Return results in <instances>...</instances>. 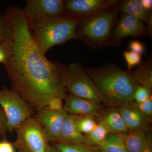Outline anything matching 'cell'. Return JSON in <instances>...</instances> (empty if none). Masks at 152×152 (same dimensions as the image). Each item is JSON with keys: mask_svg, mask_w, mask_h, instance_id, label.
Returning a JSON list of instances; mask_svg holds the SVG:
<instances>
[{"mask_svg": "<svg viewBox=\"0 0 152 152\" xmlns=\"http://www.w3.org/2000/svg\"><path fill=\"white\" fill-rule=\"evenodd\" d=\"M3 14L10 25L14 40L12 56L4 66L11 89L37 112L52 98L65 99L68 66L50 61L39 50L22 8L12 5Z\"/></svg>", "mask_w": 152, "mask_h": 152, "instance_id": "6da1fadb", "label": "cell"}, {"mask_svg": "<svg viewBox=\"0 0 152 152\" xmlns=\"http://www.w3.org/2000/svg\"><path fill=\"white\" fill-rule=\"evenodd\" d=\"M85 70L96 85L101 102L108 107L118 108L134 101L140 85L131 71L124 70L113 64Z\"/></svg>", "mask_w": 152, "mask_h": 152, "instance_id": "7a4b0ae2", "label": "cell"}, {"mask_svg": "<svg viewBox=\"0 0 152 152\" xmlns=\"http://www.w3.org/2000/svg\"><path fill=\"white\" fill-rule=\"evenodd\" d=\"M79 20L64 13L55 18H39L29 21L33 40L43 54L52 47L78 39L76 28Z\"/></svg>", "mask_w": 152, "mask_h": 152, "instance_id": "3957f363", "label": "cell"}, {"mask_svg": "<svg viewBox=\"0 0 152 152\" xmlns=\"http://www.w3.org/2000/svg\"><path fill=\"white\" fill-rule=\"evenodd\" d=\"M118 3L91 18L79 20L76 28L78 39L95 50L108 46L118 20L119 11Z\"/></svg>", "mask_w": 152, "mask_h": 152, "instance_id": "277c9868", "label": "cell"}, {"mask_svg": "<svg viewBox=\"0 0 152 152\" xmlns=\"http://www.w3.org/2000/svg\"><path fill=\"white\" fill-rule=\"evenodd\" d=\"M13 143L19 152H47L50 142L43 128L34 117L28 119L15 130Z\"/></svg>", "mask_w": 152, "mask_h": 152, "instance_id": "5b68a950", "label": "cell"}, {"mask_svg": "<svg viewBox=\"0 0 152 152\" xmlns=\"http://www.w3.org/2000/svg\"><path fill=\"white\" fill-rule=\"evenodd\" d=\"M0 106L7 117L10 133H12L26 120L35 114V111L23 98L5 86L0 89Z\"/></svg>", "mask_w": 152, "mask_h": 152, "instance_id": "8992f818", "label": "cell"}, {"mask_svg": "<svg viewBox=\"0 0 152 152\" xmlns=\"http://www.w3.org/2000/svg\"><path fill=\"white\" fill-rule=\"evenodd\" d=\"M68 72L66 83L67 91L90 100L101 103L99 94L92 79L86 72L83 64L72 63L68 66Z\"/></svg>", "mask_w": 152, "mask_h": 152, "instance_id": "52a82bcc", "label": "cell"}, {"mask_svg": "<svg viewBox=\"0 0 152 152\" xmlns=\"http://www.w3.org/2000/svg\"><path fill=\"white\" fill-rule=\"evenodd\" d=\"M118 0H66L64 13L79 20L91 18L118 3Z\"/></svg>", "mask_w": 152, "mask_h": 152, "instance_id": "ba28073f", "label": "cell"}, {"mask_svg": "<svg viewBox=\"0 0 152 152\" xmlns=\"http://www.w3.org/2000/svg\"><path fill=\"white\" fill-rule=\"evenodd\" d=\"M147 34L148 27L143 22L130 15L122 13L114 26L109 46L120 45L126 37H142Z\"/></svg>", "mask_w": 152, "mask_h": 152, "instance_id": "9c48e42d", "label": "cell"}, {"mask_svg": "<svg viewBox=\"0 0 152 152\" xmlns=\"http://www.w3.org/2000/svg\"><path fill=\"white\" fill-rule=\"evenodd\" d=\"M22 8L28 20L39 18H55L64 14V0H27Z\"/></svg>", "mask_w": 152, "mask_h": 152, "instance_id": "30bf717a", "label": "cell"}, {"mask_svg": "<svg viewBox=\"0 0 152 152\" xmlns=\"http://www.w3.org/2000/svg\"><path fill=\"white\" fill-rule=\"evenodd\" d=\"M64 110L53 111L47 107L37 112L34 118L43 128L50 143L58 141L63 123L68 115Z\"/></svg>", "mask_w": 152, "mask_h": 152, "instance_id": "8fae6325", "label": "cell"}, {"mask_svg": "<svg viewBox=\"0 0 152 152\" xmlns=\"http://www.w3.org/2000/svg\"><path fill=\"white\" fill-rule=\"evenodd\" d=\"M64 110L68 114L92 115L95 117L104 107L101 103L84 99L73 95H67Z\"/></svg>", "mask_w": 152, "mask_h": 152, "instance_id": "7c38bea8", "label": "cell"}, {"mask_svg": "<svg viewBox=\"0 0 152 152\" xmlns=\"http://www.w3.org/2000/svg\"><path fill=\"white\" fill-rule=\"evenodd\" d=\"M121 115L126 126L129 131L150 132L152 120L145 116L134 105L133 102L117 108Z\"/></svg>", "mask_w": 152, "mask_h": 152, "instance_id": "4fadbf2b", "label": "cell"}, {"mask_svg": "<svg viewBox=\"0 0 152 152\" xmlns=\"http://www.w3.org/2000/svg\"><path fill=\"white\" fill-rule=\"evenodd\" d=\"M95 118L104 125L110 134L124 135L130 132L117 108L103 107Z\"/></svg>", "mask_w": 152, "mask_h": 152, "instance_id": "5bb4252c", "label": "cell"}, {"mask_svg": "<svg viewBox=\"0 0 152 152\" xmlns=\"http://www.w3.org/2000/svg\"><path fill=\"white\" fill-rule=\"evenodd\" d=\"M117 6L119 12L130 15L142 22L147 23L148 35H151L152 11L149 12L144 9L140 0L119 1Z\"/></svg>", "mask_w": 152, "mask_h": 152, "instance_id": "9a60e30c", "label": "cell"}, {"mask_svg": "<svg viewBox=\"0 0 152 152\" xmlns=\"http://www.w3.org/2000/svg\"><path fill=\"white\" fill-rule=\"evenodd\" d=\"M77 116V115L68 114L63 123L57 142L83 143L84 135L79 132L76 126Z\"/></svg>", "mask_w": 152, "mask_h": 152, "instance_id": "2e32d148", "label": "cell"}, {"mask_svg": "<svg viewBox=\"0 0 152 152\" xmlns=\"http://www.w3.org/2000/svg\"><path fill=\"white\" fill-rule=\"evenodd\" d=\"M123 136L128 152H143L147 142V133L138 130L130 131Z\"/></svg>", "mask_w": 152, "mask_h": 152, "instance_id": "e0dca14e", "label": "cell"}, {"mask_svg": "<svg viewBox=\"0 0 152 152\" xmlns=\"http://www.w3.org/2000/svg\"><path fill=\"white\" fill-rule=\"evenodd\" d=\"M97 122L96 127L90 133L84 135V137L83 143L94 148L102 145L110 134L104 125L100 122Z\"/></svg>", "mask_w": 152, "mask_h": 152, "instance_id": "ac0fdd59", "label": "cell"}, {"mask_svg": "<svg viewBox=\"0 0 152 152\" xmlns=\"http://www.w3.org/2000/svg\"><path fill=\"white\" fill-rule=\"evenodd\" d=\"M132 75L140 86L147 87L152 90V62L151 57L145 62L139 65L133 72Z\"/></svg>", "mask_w": 152, "mask_h": 152, "instance_id": "d6986e66", "label": "cell"}, {"mask_svg": "<svg viewBox=\"0 0 152 152\" xmlns=\"http://www.w3.org/2000/svg\"><path fill=\"white\" fill-rule=\"evenodd\" d=\"M95 148L98 152H129L123 135L110 134L102 145Z\"/></svg>", "mask_w": 152, "mask_h": 152, "instance_id": "ffe728a7", "label": "cell"}, {"mask_svg": "<svg viewBox=\"0 0 152 152\" xmlns=\"http://www.w3.org/2000/svg\"><path fill=\"white\" fill-rule=\"evenodd\" d=\"M52 145L58 152H98L95 148L83 143L57 142Z\"/></svg>", "mask_w": 152, "mask_h": 152, "instance_id": "44dd1931", "label": "cell"}, {"mask_svg": "<svg viewBox=\"0 0 152 152\" xmlns=\"http://www.w3.org/2000/svg\"><path fill=\"white\" fill-rule=\"evenodd\" d=\"M97 124L96 118L92 115H77L76 119L77 129L83 135L91 132Z\"/></svg>", "mask_w": 152, "mask_h": 152, "instance_id": "7402d4cb", "label": "cell"}, {"mask_svg": "<svg viewBox=\"0 0 152 152\" xmlns=\"http://www.w3.org/2000/svg\"><path fill=\"white\" fill-rule=\"evenodd\" d=\"M13 50V37L0 42V64L4 66L8 64L12 56Z\"/></svg>", "mask_w": 152, "mask_h": 152, "instance_id": "603a6c76", "label": "cell"}, {"mask_svg": "<svg viewBox=\"0 0 152 152\" xmlns=\"http://www.w3.org/2000/svg\"><path fill=\"white\" fill-rule=\"evenodd\" d=\"M12 37V31L8 21L4 14L0 12V42Z\"/></svg>", "mask_w": 152, "mask_h": 152, "instance_id": "cb8c5ba5", "label": "cell"}, {"mask_svg": "<svg viewBox=\"0 0 152 152\" xmlns=\"http://www.w3.org/2000/svg\"><path fill=\"white\" fill-rule=\"evenodd\" d=\"M124 56L127 64L128 69L131 70L135 66L140 65L142 62V56L140 55L130 51L124 52Z\"/></svg>", "mask_w": 152, "mask_h": 152, "instance_id": "d4e9b609", "label": "cell"}, {"mask_svg": "<svg viewBox=\"0 0 152 152\" xmlns=\"http://www.w3.org/2000/svg\"><path fill=\"white\" fill-rule=\"evenodd\" d=\"M151 96V89L147 87L139 86L134 93V101L137 103H141L147 100Z\"/></svg>", "mask_w": 152, "mask_h": 152, "instance_id": "484cf974", "label": "cell"}, {"mask_svg": "<svg viewBox=\"0 0 152 152\" xmlns=\"http://www.w3.org/2000/svg\"><path fill=\"white\" fill-rule=\"evenodd\" d=\"M134 105L145 116L152 120V98H149L147 100L141 103H137L133 101Z\"/></svg>", "mask_w": 152, "mask_h": 152, "instance_id": "4316f807", "label": "cell"}, {"mask_svg": "<svg viewBox=\"0 0 152 152\" xmlns=\"http://www.w3.org/2000/svg\"><path fill=\"white\" fill-rule=\"evenodd\" d=\"M8 132L7 120L4 110L0 106V137L2 139H7Z\"/></svg>", "mask_w": 152, "mask_h": 152, "instance_id": "83f0119b", "label": "cell"}, {"mask_svg": "<svg viewBox=\"0 0 152 152\" xmlns=\"http://www.w3.org/2000/svg\"><path fill=\"white\" fill-rule=\"evenodd\" d=\"M63 99L58 97L52 98L49 101L47 107L50 110L53 111H59L64 110V104Z\"/></svg>", "mask_w": 152, "mask_h": 152, "instance_id": "f1b7e54d", "label": "cell"}, {"mask_svg": "<svg viewBox=\"0 0 152 152\" xmlns=\"http://www.w3.org/2000/svg\"><path fill=\"white\" fill-rule=\"evenodd\" d=\"M129 48L132 51L141 56L145 53V48L144 44L137 40L131 41L129 43Z\"/></svg>", "mask_w": 152, "mask_h": 152, "instance_id": "f546056e", "label": "cell"}, {"mask_svg": "<svg viewBox=\"0 0 152 152\" xmlns=\"http://www.w3.org/2000/svg\"><path fill=\"white\" fill-rule=\"evenodd\" d=\"M13 143L7 139H2L0 141V152H16Z\"/></svg>", "mask_w": 152, "mask_h": 152, "instance_id": "4dcf8cb0", "label": "cell"}, {"mask_svg": "<svg viewBox=\"0 0 152 152\" xmlns=\"http://www.w3.org/2000/svg\"><path fill=\"white\" fill-rule=\"evenodd\" d=\"M143 152H152V137L151 132L147 133V140Z\"/></svg>", "mask_w": 152, "mask_h": 152, "instance_id": "1f68e13d", "label": "cell"}, {"mask_svg": "<svg viewBox=\"0 0 152 152\" xmlns=\"http://www.w3.org/2000/svg\"><path fill=\"white\" fill-rule=\"evenodd\" d=\"M142 6L146 10L151 12L152 1L151 0H140Z\"/></svg>", "mask_w": 152, "mask_h": 152, "instance_id": "d6a6232c", "label": "cell"}, {"mask_svg": "<svg viewBox=\"0 0 152 152\" xmlns=\"http://www.w3.org/2000/svg\"><path fill=\"white\" fill-rule=\"evenodd\" d=\"M47 152H58L56 150L54 147L52 145L50 144V146L48 147Z\"/></svg>", "mask_w": 152, "mask_h": 152, "instance_id": "836d02e7", "label": "cell"}]
</instances>
